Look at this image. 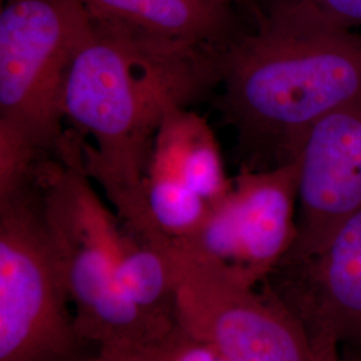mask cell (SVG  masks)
Masks as SVG:
<instances>
[{"label":"cell","mask_w":361,"mask_h":361,"mask_svg":"<svg viewBox=\"0 0 361 361\" xmlns=\"http://www.w3.org/2000/svg\"><path fill=\"white\" fill-rule=\"evenodd\" d=\"M168 245L183 331L228 361H316L301 325L267 283L246 284L183 246Z\"/></svg>","instance_id":"cell-6"},{"label":"cell","mask_w":361,"mask_h":361,"mask_svg":"<svg viewBox=\"0 0 361 361\" xmlns=\"http://www.w3.org/2000/svg\"><path fill=\"white\" fill-rule=\"evenodd\" d=\"M159 348L95 349L79 361H158Z\"/></svg>","instance_id":"cell-15"},{"label":"cell","mask_w":361,"mask_h":361,"mask_svg":"<svg viewBox=\"0 0 361 361\" xmlns=\"http://www.w3.org/2000/svg\"><path fill=\"white\" fill-rule=\"evenodd\" d=\"M297 159L296 240L283 261L313 256L361 210V98L320 119Z\"/></svg>","instance_id":"cell-9"},{"label":"cell","mask_w":361,"mask_h":361,"mask_svg":"<svg viewBox=\"0 0 361 361\" xmlns=\"http://www.w3.org/2000/svg\"><path fill=\"white\" fill-rule=\"evenodd\" d=\"M91 20L150 38L222 49L241 13L214 0H80Z\"/></svg>","instance_id":"cell-11"},{"label":"cell","mask_w":361,"mask_h":361,"mask_svg":"<svg viewBox=\"0 0 361 361\" xmlns=\"http://www.w3.org/2000/svg\"><path fill=\"white\" fill-rule=\"evenodd\" d=\"M264 1L302 3L338 26L349 30H356L361 27V0H261V3Z\"/></svg>","instance_id":"cell-14"},{"label":"cell","mask_w":361,"mask_h":361,"mask_svg":"<svg viewBox=\"0 0 361 361\" xmlns=\"http://www.w3.org/2000/svg\"><path fill=\"white\" fill-rule=\"evenodd\" d=\"M232 186L207 119L188 107L170 110L155 134L143 193L201 201L213 209Z\"/></svg>","instance_id":"cell-10"},{"label":"cell","mask_w":361,"mask_h":361,"mask_svg":"<svg viewBox=\"0 0 361 361\" xmlns=\"http://www.w3.org/2000/svg\"><path fill=\"white\" fill-rule=\"evenodd\" d=\"M50 157L23 131L0 121V200L34 185L40 164Z\"/></svg>","instance_id":"cell-12"},{"label":"cell","mask_w":361,"mask_h":361,"mask_svg":"<svg viewBox=\"0 0 361 361\" xmlns=\"http://www.w3.org/2000/svg\"><path fill=\"white\" fill-rule=\"evenodd\" d=\"M345 350H352V356H353L352 361H361V340H359L355 345H352L350 348L345 349Z\"/></svg>","instance_id":"cell-18"},{"label":"cell","mask_w":361,"mask_h":361,"mask_svg":"<svg viewBox=\"0 0 361 361\" xmlns=\"http://www.w3.org/2000/svg\"><path fill=\"white\" fill-rule=\"evenodd\" d=\"M292 313L313 353L361 340V210L313 256L281 261L265 281Z\"/></svg>","instance_id":"cell-8"},{"label":"cell","mask_w":361,"mask_h":361,"mask_svg":"<svg viewBox=\"0 0 361 361\" xmlns=\"http://www.w3.org/2000/svg\"><path fill=\"white\" fill-rule=\"evenodd\" d=\"M298 159L274 168H241L231 192L183 246L246 284L265 283L297 234Z\"/></svg>","instance_id":"cell-7"},{"label":"cell","mask_w":361,"mask_h":361,"mask_svg":"<svg viewBox=\"0 0 361 361\" xmlns=\"http://www.w3.org/2000/svg\"><path fill=\"white\" fill-rule=\"evenodd\" d=\"M314 360L316 361H344L343 360V356L340 353H331V352H326V353H319V355H314Z\"/></svg>","instance_id":"cell-17"},{"label":"cell","mask_w":361,"mask_h":361,"mask_svg":"<svg viewBox=\"0 0 361 361\" xmlns=\"http://www.w3.org/2000/svg\"><path fill=\"white\" fill-rule=\"evenodd\" d=\"M95 349L78 331L38 185L0 200V361H79Z\"/></svg>","instance_id":"cell-4"},{"label":"cell","mask_w":361,"mask_h":361,"mask_svg":"<svg viewBox=\"0 0 361 361\" xmlns=\"http://www.w3.org/2000/svg\"><path fill=\"white\" fill-rule=\"evenodd\" d=\"M42 213L78 331L94 348H159L155 334L119 284L123 224L86 173L77 138L39 166Z\"/></svg>","instance_id":"cell-3"},{"label":"cell","mask_w":361,"mask_h":361,"mask_svg":"<svg viewBox=\"0 0 361 361\" xmlns=\"http://www.w3.org/2000/svg\"><path fill=\"white\" fill-rule=\"evenodd\" d=\"M214 1H217L219 4H222L225 7H229L241 15L244 13L247 16V19L255 16L261 4V0H214Z\"/></svg>","instance_id":"cell-16"},{"label":"cell","mask_w":361,"mask_h":361,"mask_svg":"<svg viewBox=\"0 0 361 361\" xmlns=\"http://www.w3.org/2000/svg\"><path fill=\"white\" fill-rule=\"evenodd\" d=\"M158 361H228L207 341L183 331L180 325L161 345Z\"/></svg>","instance_id":"cell-13"},{"label":"cell","mask_w":361,"mask_h":361,"mask_svg":"<svg viewBox=\"0 0 361 361\" xmlns=\"http://www.w3.org/2000/svg\"><path fill=\"white\" fill-rule=\"evenodd\" d=\"M219 51L222 114L241 168L297 159L310 129L361 98V34L296 1H264Z\"/></svg>","instance_id":"cell-2"},{"label":"cell","mask_w":361,"mask_h":361,"mask_svg":"<svg viewBox=\"0 0 361 361\" xmlns=\"http://www.w3.org/2000/svg\"><path fill=\"white\" fill-rule=\"evenodd\" d=\"M92 20L80 0H3L0 121L47 154L65 140V87Z\"/></svg>","instance_id":"cell-5"},{"label":"cell","mask_w":361,"mask_h":361,"mask_svg":"<svg viewBox=\"0 0 361 361\" xmlns=\"http://www.w3.org/2000/svg\"><path fill=\"white\" fill-rule=\"evenodd\" d=\"M219 51L92 22L66 80V122L86 173L122 224L141 231L143 178L155 134L176 107L219 85Z\"/></svg>","instance_id":"cell-1"}]
</instances>
